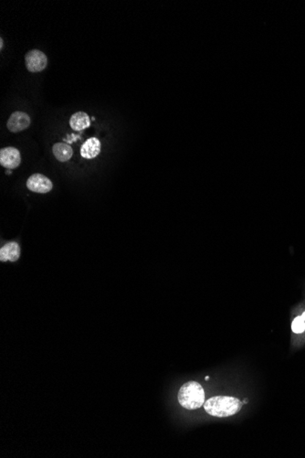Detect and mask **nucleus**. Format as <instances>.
<instances>
[{
  "instance_id": "f257e3e1",
  "label": "nucleus",
  "mask_w": 305,
  "mask_h": 458,
  "mask_svg": "<svg viewBox=\"0 0 305 458\" xmlns=\"http://www.w3.org/2000/svg\"><path fill=\"white\" fill-rule=\"evenodd\" d=\"M242 405V401L238 398L230 396H215L204 403V408L211 416L225 418L240 412Z\"/></svg>"
},
{
  "instance_id": "f03ea898",
  "label": "nucleus",
  "mask_w": 305,
  "mask_h": 458,
  "mask_svg": "<svg viewBox=\"0 0 305 458\" xmlns=\"http://www.w3.org/2000/svg\"><path fill=\"white\" fill-rule=\"evenodd\" d=\"M178 402L188 410H195L204 405L205 392L203 387L195 381H189L178 392Z\"/></svg>"
},
{
  "instance_id": "7ed1b4c3",
  "label": "nucleus",
  "mask_w": 305,
  "mask_h": 458,
  "mask_svg": "<svg viewBox=\"0 0 305 458\" xmlns=\"http://www.w3.org/2000/svg\"><path fill=\"white\" fill-rule=\"evenodd\" d=\"M25 61L28 71L39 72L43 71L47 67L48 58L45 53L40 52L39 50H32L27 53Z\"/></svg>"
},
{
  "instance_id": "20e7f679",
  "label": "nucleus",
  "mask_w": 305,
  "mask_h": 458,
  "mask_svg": "<svg viewBox=\"0 0 305 458\" xmlns=\"http://www.w3.org/2000/svg\"><path fill=\"white\" fill-rule=\"evenodd\" d=\"M27 187L33 192L45 194L52 190L53 184L50 178H48L42 174L37 173L28 178Z\"/></svg>"
},
{
  "instance_id": "39448f33",
  "label": "nucleus",
  "mask_w": 305,
  "mask_h": 458,
  "mask_svg": "<svg viewBox=\"0 0 305 458\" xmlns=\"http://www.w3.org/2000/svg\"><path fill=\"white\" fill-rule=\"evenodd\" d=\"M21 157L19 149L15 147H6L0 150V164L8 170H15L20 165Z\"/></svg>"
},
{
  "instance_id": "423d86ee",
  "label": "nucleus",
  "mask_w": 305,
  "mask_h": 458,
  "mask_svg": "<svg viewBox=\"0 0 305 458\" xmlns=\"http://www.w3.org/2000/svg\"><path fill=\"white\" fill-rule=\"evenodd\" d=\"M30 125V117L24 112H15L8 119L7 129L12 133L23 131Z\"/></svg>"
},
{
  "instance_id": "0eeeda50",
  "label": "nucleus",
  "mask_w": 305,
  "mask_h": 458,
  "mask_svg": "<svg viewBox=\"0 0 305 458\" xmlns=\"http://www.w3.org/2000/svg\"><path fill=\"white\" fill-rule=\"evenodd\" d=\"M101 148H102V144L98 138H89L82 145L81 155L82 157L86 159L95 158L101 153Z\"/></svg>"
},
{
  "instance_id": "6e6552de",
  "label": "nucleus",
  "mask_w": 305,
  "mask_h": 458,
  "mask_svg": "<svg viewBox=\"0 0 305 458\" xmlns=\"http://www.w3.org/2000/svg\"><path fill=\"white\" fill-rule=\"evenodd\" d=\"M20 256V247L19 243L11 242H7L2 248L0 249V261L1 262H16L19 260Z\"/></svg>"
},
{
  "instance_id": "1a4fd4ad",
  "label": "nucleus",
  "mask_w": 305,
  "mask_h": 458,
  "mask_svg": "<svg viewBox=\"0 0 305 458\" xmlns=\"http://www.w3.org/2000/svg\"><path fill=\"white\" fill-rule=\"evenodd\" d=\"M91 120L84 112H77L73 114L70 119V125L75 131H82L90 126Z\"/></svg>"
},
{
  "instance_id": "9d476101",
  "label": "nucleus",
  "mask_w": 305,
  "mask_h": 458,
  "mask_svg": "<svg viewBox=\"0 0 305 458\" xmlns=\"http://www.w3.org/2000/svg\"><path fill=\"white\" fill-rule=\"evenodd\" d=\"M53 155L59 162H66L72 157L73 151L69 144L64 143H56L52 147Z\"/></svg>"
},
{
  "instance_id": "9b49d317",
  "label": "nucleus",
  "mask_w": 305,
  "mask_h": 458,
  "mask_svg": "<svg viewBox=\"0 0 305 458\" xmlns=\"http://www.w3.org/2000/svg\"><path fill=\"white\" fill-rule=\"evenodd\" d=\"M292 331L294 333H296V334H301V333L305 332V321L302 317V315L295 317L294 320L292 321Z\"/></svg>"
},
{
  "instance_id": "f8f14e48",
  "label": "nucleus",
  "mask_w": 305,
  "mask_h": 458,
  "mask_svg": "<svg viewBox=\"0 0 305 458\" xmlns=\"http://www.w3.org/2000/svg\"><path fill=\"white\" fill-rule=\"evenodd\" d=\"M3 48V39H0V49Z\"/></svg>"
},
{
  "instance_id": "ddd939ff",
  "label": "nucleus",
  "mask_w": 305,
  "mask_h": 458,
  "mask_svg": "<svg viewBox=\"0 0 305 458\" xmlns=\"http://www.w3.org/2000/svg\"><path fill=\"white\" fill-rule=\"evenodd\" d=\"M242 403H243V404H245V403H248V400H244V401H242Z\"/></svg>"
},
{
  "instance_id": "4468645a",
  "label": "nucleus",
  "mask_w": 305,
  "mask_h": 458,
  "mask_svg": "<svg viewBox=\"0 0 305 458\" xmlns=\"http://www.w3.org/2000/svg\"><path fill=\"white\" fill-rule=\"evenodd\" d=\"M302 317H303V318H304L305 321V311L304 312V313H303V315H302Z\"/></svg>"
},
{
  "instance_id": "2eb2a0df",
  "label": "nucleus",
  "mask_w": 305,
  "mask_h": 458,
  "mask_svg": "<svg viewBox=\"0 0 305 458\" xmlns=\"http://www.w3.org/2000/svg\"><path fill=\"white\" fill-rule=\"evenodd\" d=\"M205 380H209V377H208V376H207V377H206V378H205Z\"/></svg>"
}]
</instances>
